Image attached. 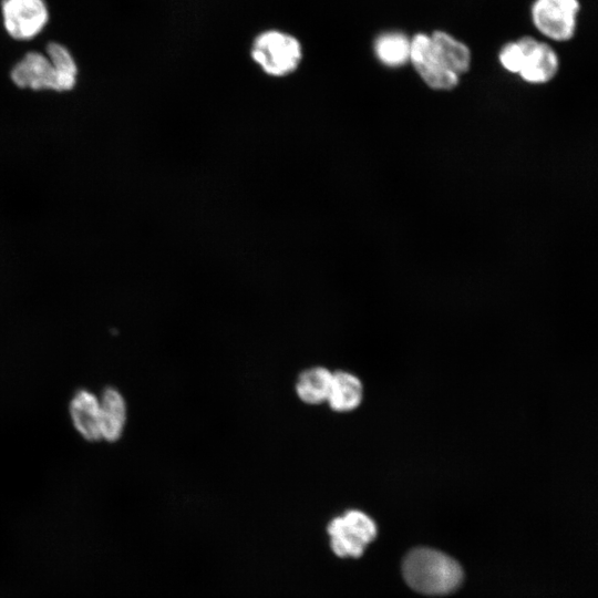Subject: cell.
Listing matches in <instances>:
<instances>
[{"label": "cell", "mask_w": 598, "mask_h": 598, "mask_svg": "<svg viewBox=\"0 0 598 598\" xmlns=\"http://www.w3.org/2000/svg\"><path fill=\"white\" fill-rule=\"evenodd\" d=\"M406 584L423 595H446L463 579L460 564L442 551L431 548L412 549L402 565Z\"/></svg>", "instance_id": "1"}, {"label": "cell", "mask_w": 598, "mask_h": 598, "mask_svg": "<svg viewBox=\"0 0 598 598\" xmlns=\"http://www.w3.org/2000/svg\"><path fill=\"white\" fill-rule=\"evenodd\" d=\"M252 60L272 76L292 73L302 59L301 44L291 34L269 30L260 33L251 47Z\"/></svg>", "instance_id": "2"}, {"label": "cell", "mask_w": 598, "mask_h": 598, "mask_svg": "<svg viewBox=\"0 0 598 598\" xmlns=\"http://www.w3.org/2000/svg\"><path fill=\"white\" fill-rule=\"evenodd\" d=\"M330 547L339 557H360L377 536L373 519L358 509H350L330 520L327 527Z\"/></svg>", "instance_id": "3"}, {"label": "cell", "mask_w": 598, "mask_h": 598, "mask_svg": "<svg viewBox=\"0 0 598 598\" xmlns=\"http://www.w3.org/2000/svg\"><path fill=\"white\" fill-rule=\"evenodd\" d=\"M47 0H1L2 29L14 41H31L38 38L50 22Z\"/></svg>", "instance_id": "4"}, {"label": "cell", "mask_w": 598, "mask_h": 598, "mask_svg": "<svg viewBox=\"0 0 598 598\" xmlns=\"http://www.w3.org/2000/svg\"><path fill=\"white\" fill-rule=\"evenodd\" d=\"M579 10L578 0H534L530 19L535 29L545 38L564 42L576 33Z\"/></svg>", "instance_id": "5"}, {"label": "cell", "mask_w": 598, "mask_h": 598, "mask_svg": "<svg viewBox=\"0 0 598 598\" xmlns=\"http://www.w3.org/2000/svg\"><path fill=\"white\" fill-rule=\"evenodd\" d=\"M409 62L424 83L434 90H452L460 81V76L436 55L427 33L419 32L411 38Z\"/></svg>", "instance_id": "6"}, {"label": "cell", "mask_w": 598, "mask_h": 598, "mask_svg": "<svg viewBox=\"0 0 598 598\" xmlns=\"http://www.w3.org/2000/svg\"><path fill=\"white\" fill-rule=\"evenodd\" d=\"M10 80L19 89L59 93L55 69L44 52L30 50L11 68Z\"/></svg>", "instance_id": "7"}, {"label": "cell", "mask_w": 598, "mask_h": 598, "mask_svg": "<svg viewBox=\"0 0 598 598\" xmlns=\"http://www.w3.org/2000/svg\"><path fill=\"white\" fill-rule=\"evenodd\" d=\"M518 41L523 50L518 72L522 80L530 84H544L555 78L559 69L556 51L547 42L533 37H522Z\"/></svg>", "instance_id": "8"}, {"label": "cell", "mask_w": 598, "mask_h": 598, "mask_svg": "<svg viewBox=\"0 0 598 598\" xmlns=\"http://www.w3.org/2000/svg\"><path fill=\"white\" fill-rule=\"evenodd\" d=\"M71 424L86 442L101 441L100 398L89 389L76 390L68 405Z\"/></svg>", "instance_id": "9"}, {"label": "cell", "mask_w": 598, "mask_h": 598, "mask_svg": "<svg viewBox=\"0 0 598 598\" xmlns=\"http://www.w3.org/2000/svg\"><path fill=\"white\" fill-rule=\"evenodd\" d=\"M101 441L115 443L122 439L127 423V403L115 386H106L99 394Z\"/></svg>", "instance_id": "10"}, {"label": "cell", "mask_w": 598, "mask_h": 598, "mask_svg": "<svg viewBox=\"0 0 598 598\" xmlns=\"http://www.w3.org/2000/svg\"><path fill=\"white\" fill-rule=\"evenodd\" d=\"M364 399L362 380L353 372L333 371L327 405L336 413L355 411Z\"/></svg>", "instance_id": "11"}, {"label": "cell", "mask_w": 598, "mask_h": 598, "mask_svg": "<svg viewBox=\"0 0 598 598\" xmlns=\"http://www.w3.org/2000/svg\"><path fill=\"white\" fill-rule=\"evenodd\" d=\"M333 371L323 365H312L302 370L295 382L298 399L308 405L327 403Z\"/></svg>", "instance_id": "12"}, {"label": "cell", "mask_w": 598, "mask_h": 598, "mask_svg": "<svg viewBox=\"0 0 598 598\" xmlns=\"http://www.w3.org/2000/svg\"><path fill=\"white\" fill-rule=\"evenodd\" d=\"M434 52L442 63L456 75L467 72L471 66V50L461 40L443 30L430 33Z\"/></svg>", "instance_id": "13"}, {"label": "cell", "mask_w": 598, "mask_h": 598, "mask_svg": "<svg viewBox=\"0 0 598 598\" xmlns=\"http://www.w3.org/2000/svg\"><path fill=\"white\" fill-rule=\"evenodd\" d=\"M411 38L401 31L381 32L373 42V52L381 64L400 68L410 61Z\"/></svg>", "instance_id": "14"}, {"label": "cell", "mask_w": 598, "mask_h": 598, "mask_svg": "<svg viewBox=\"0 0 598 598\" xmlns=\"http://www.w3.org/2000/svg\"><path fill=\"white\" fill-rule=\"evenodd\" d=\"M44 53L52 62L59 83V93L70 92L78 83L79 68L68 45L60 41H49Z\"/></svg>", "instance_id": "15"}, {"label": "cell", "mask_w": 598, "mask_h": 598, "mask_svg": "<svg viewBox=\"0 0 598 598\" xmlns=\"http://www.w3.org/2000/svg\"><path fill=\"white\" fill-rule=\"evenodd\" d=\"M522 60L523 50L518 39L505 43L498 53L501 65L509 73L518 74Z\"/></svg>", "instance_id": "16"}]
</instances>
